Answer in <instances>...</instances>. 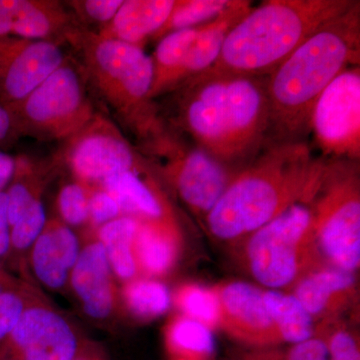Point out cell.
<instances>
[{
    "mask_svg": "<svg viewBox=\"0 0 360 360\" xmlns=\"http://www.w3.org/2000/svg\"><path fill=\"white\" fill-rule=\"evenodd\" d=\"M139 219L122 215L96 229V239L103 245L113 276L127 281L139 274L134 255V239Z\"/></svg>",
    "mask_w": 360,
    "mask_h": 360,
    "instance_id": "cell-24",
    "label": "cell"
},
{
    "mask_svg": "<svg viewBox=\"0 0 360 360\" xmlns=\"http://www.w3.org/2000/svg\"><path fill=\"white\" fill-rule=\"evenodd\" d=\"M165 345L172 359L210 360L215 352L212 328L184 316H175L165 328Z\"/></svg>",
    "mask_w": 360,
    "mask_h": 360,
    "instance_id": "cell-26",
    "label": "cell"
},
{
    "mask_svg": "<svg viewBox=\"0 0 360 360\" xmlns=\"http://www.w3.org/2000/svg\"><path fill=\"white\" fill-rule=\"evenodd\" d=\"M113 276L105 251L97 239L82 248L68 283L87 316L103 321L112 314L115 304Z\"/></svg>",
    "mask_w": 360,
    "mask_h": 360,
    "instance_id": "cell-15",
    "label": "cell"
},
{
    "mask_svg": "<svg viewBox=\"0 0 360 360\" xmlns=\"http://www.w3.org/2000/svg\"><path fill=\"white\" fill-rule=\"evenodd\" d=\"M122 297L130 314L146 321L167 314L172 303V295L167 285L155 278L127 281Z\"/></svg>",
    "mask_w": 360,
    "mask_h": 360,
    "instance_id": "cell-28",
    "label": "cell"
},
{
    "mask_svg": "<svg viewBox=\"0 0 360 360\" xmlns=\"http://www.w3.org/2000/svg\"><path fill=\"white\" fill-rule=\"evenodd\" d=\"M251 9L250 1L232 0L231 6L224 13L198 27L195 40L187 54L182 70L181 85L212 68L219 58L231 28L243 20Z\"/></svg>",
    "mask_w": 360,
    "mask_h": 360,
    "instance_id": "cell-22",
    "label": "cell"
},
{
    "mask_svg": "<svg viewBox=\"0 0 360 360\" xmlns=\"http://www.w3.org/2000/svg\"><path fill=\"white\" fill-rule=\"evenodd\" d=\"M65 4L54 0H14L11 37L54 42H68L79 25Z\"/></svg>",
    "mask_w": 360,
    "mask_h": 360,
    "instance_id": "cell-19",
    "label": "cell"
},
{
    "mask_svg": "<svg viewBox=\"0 0 360 360\" xmlns=\"http://www.w3.org/2000/svg\"><path fill=\"white\" fill-rule=\"evenodd\" d=\"M0 360H18L11 355L0 354Z\"/></svg>",
    "mask_w": 360,
    "mask_h": 360,
    "instance_id": "cell-45",
    "label": "cell"
},
{
    "mask_svg": "<svg viewBox=\"0 0 360 360\" xmlns=\"http://www.w3.org/2000/svg\"><path fill=\"white\" fill-rule=\"evenodd\" d=\"M11 224L6 191H0V262L11 257Z\"/></svg>",
    "mask_w": 360,
    "mask_h": 360,
    "instance_id": "cell-38",
    "label": "cell"
},
{
    "mask_svg": "<svg viewBox=\"0 0 360 360\" xmlns=\"http://www.w3.org/2000/svg\"><path fill=\"white\" fill-rule=\"evenodd\" d=\"M120 217L122 213L115 198L105 189L94 187L89 200V224L97 229Z\"/></svg>",
    "mask_w": 360,
    "mask_h": 360,
    "instance_id": "cell-37",
    "label": "cell"
},
{
    "mask_svg": "<svg viewBox=\"0 0 360 360\" xmlns=\"http://www.w3.org/2000/svg\"><path fill=\"white\" fill-rule=\"evenodd\" d=\"M82 246L77 234L61 220H47L44 229L30 248V265L40 283L58 290L70 281Z\"/></svg>",
    "mask_w": 360,
    "mask_h": 360,
    "instance_id": "cell-16",
    "label": "cell"
},
{
    "mask_svg": "<svg viewBox=\"0 0 360 360\" xmlns=\"http://www.w3.org/2000/svg\"><path fill=\"white\" fill-rule=\"evenodd\" d=\"M198 27L200 26L177 30L160 40L151 58L153 70V84L149 91L151 101L181 85L182 70Z\"/></svg>",
    "mask_w": 360,
    "mask_h": 360,
    "instance_id": "cell-23",
    "label": "cell"
},
{
    "mask_svg": "<svg viewBox=\"0 0 360 360\" xmlns=\"http://www.w3.org/2000/svg\"><path fill=\"white\" fill-rule=\"evenodd\" d=\"M232 0H174L162 27L151 37L160 40L169 33L205 25L224 13Z\"/></svg>",
    "mask_w": 360,
    "mask_h": 360,
    "instance_id": "cell-29",
    "label": "cell"
},
{
    "mask_svg": "<svg viewBox=\"0 0 360 360\" xmlns=\"http://www.w3.org/2000/svg\"><path fill=\"white\" fill-rule=\"evenodd\" d=\"M63 156L78 181L96 187L113 175L146 163L115 123L97 112L68 139Z\"/></svg>",
    "mask_w": 360,
    "mask_h": 360,
    "instance_id": "cell-11",
    "label": "cell"
},
{
    "mask_svg": "<svg viewBox=\"0 0 360 360\" xmlns=\"http://www.w3.org/2000/svg\"><path fill=\"white\" fill-rule=\"evenodd\" d=\"M181 315L201 322L207 328H219V305L214 288H208L198 284H186L172 296Z\"/></svg>",
    "mask_w": 360,
    "mask_h": 360,
    "instance_id": "cell-30",
    "label": "cell"
},
{
    "mask_svg": "<svg viewBox=\"0 0 360 360\" xmlns=\"http://www.w3.org/2000/svg\"><path fill=\"white\" fill-rule=\"evenodd\" d=\"M181 86V124L198 148L231 168L262 151L269 135L266 77L202 72Z\"/></svg>",
    "mask_w": 360,
    "mask_h": 360,
    "instance_id": "cell-1",
    "label": "cell"
},
{
    "mask_svg": "<svg viewBox=\"0 0 360 360\" xmlns=\"http://www.w3.org/2000/svg\"><path fill=\"white\" fill-rule=\"evenodd\" d=\"M84 78L65 60L20 103L7 106L11 134L41 141H68L96 115Z\"/></svg>",
    "mask_w": 360,
    "mask_h": 360,
    "instance_id": "cell-8",
    "label": "cell"
},
{
    "mask_svg": "<svg viewBox=\"0 0 360 360\" xmlns=\"http://www.w3.org/2000/svg\"><path fill=\"white\" fill-rule=\"evenodd\" d=\"M75 360H106V357L98 347L87 345H82Z\"/></svg>",
    "mask_w": 360,
    "mask_h": 360,
    "instance_id": "cell-41",
    "label": "cell"
},
{
    "mask_svg": "<svg viewBox=\"0 0 360 360\" xmlns=\"http://www.w3.org/2000/svg\"><path fill=\"white\" fill-rule=\"evenodd\" d=\"M219 328L248 348L279 347L283 340L270 316L264 291L243 281L215 286Z\"/></svg>",
    "mask_w": 360,
    "mask_h": 360,
    "instance_id": "cell-14",
    "label": "cell"
},
{
    "mask_svg": "<svg viewBox=\"0 0 360 360\" xmlns=\"http://www.w3.org/2000/svg\"><path fill=\"white\" fill-rule=\"evenodd\" d=\"M11 134V120L8 111L0 104V142Z\"/></svg>",
    "mask_w": 360,
    "mask_h": 360,
    "instance_id": "cell-42",
    "label": "cell"
},
{
    "mask_svg": "<svg viewBox=\"0 0 360 360\" xmlns=\"http://www.w3.org/2000/svg\"><path fill=\"white\" fill-rule=\"evenodd\" d=\"M309 130L329 160H359V65L343 70L322 92L312 110Z\"/></svg>",
    "mask_w": 360,
    "mask_h": 360,
    "instance_id": "cell-10",
    "label": "cell"
},
{
    "mask_svg": "<svg viewBox=\"0 0 360 360\" xmlns=\"http://www.w3.org/2000/svg\"><path fill=\"white\" fill-rule=\"evenodd\" d=\"M15 158L0 151V191H4L13 179Z\"/></svg>",
    "mask_w": 360,
    "mask_h": 360,
    "instance_id": "cell-40",
    "label": "cell"
},
{
    "mask_svg": "<svg viewBox=\"0 0 360 360\" xmlns=\"http://www.w3.org/2000/svg\"><path fill=\"white\" fill-rule=\"evenodd\" d=\"M94 187L77 180L60 189L58 208L61 221L70 227L89 222V200Z\"/></svg>",
    "mask_w": 360,
    "mask_h": 360,
    "instance_id": "cell-32",
    "label": "cell"
},
{
    "mask_svg": "<svg viewBox=\"0 0 360 360\" xmlns=\"http://www.w3.org/2000/svg\"><path fill=\"white\" fill-rule=\"evenodd\" d=\"M352 0H269L227 34L212 75L267 77L311 33L347 11Z\"/></svg>",
    "mask_w": 360,
    "mask_h": 360,
    "instance_id": "cell-4",
    "label": "cell"
},
{
    "mask_svg": "<svg viewBox=\"0 0 360 360\" xmlns=\"http://www.w3.org/2000/svg\"><path fill=\"white\" fill-rule=\"evenodd\" d=\"M174 4V0H124L115 18L97 33L143 49L165 25Z\"/></svg>",
    "mask_w": 360,
    "mask_h": 360,
    "instance_id": "cell-20",
    "label": "cell"
},
{
    "mask_svg": "<svg viewBox=\"0 0 360 360\" xmlns=\"http://www.w3.org/2000/svg\"><path fill=\"white\" fill-rule=\"evenodd\" d=\"M46 213L41 198L35 200L11 227V255L30 250L46 224Z\"/></svg>",
    "mask_w": 360,
    "mask_h": 360,
    "instance_id": "cell-33",
    "label": "cell"
},
{
    "mask_svg": "<svg viewBox=\"0 0 360 360\" xmlns=\"http://www.w3.org/2000/svg\"><path fill=\"white\" fill-rule=\"evenodd\" d=\"M124 0H75L68 1L71 13L80 25L89 28V25H98L101 28L108 25L115 18Z\"/></svg>",
    "mask_w": 360,
    "mask_h": 360,
    "instance_id": "cell-35",
    "label": "cell"
},
{
    "mask_svg": "<svg viewBox=\"0 0 360 360\" xmlns=\"http://www.w3.org/2000/svg\"><path fill=\"white\" fill-rule=\"evenodd\" d=\"M234 360H329L326 343L319 336L288 347L236 349Z\"/></svg>",
    "mask_w": 360,
    "mask_h": 360,
    "instance_id": "cell-31",
    "label": "cell"
},
{
    "mask_svg": "<svg viewBox=\"0 0 360 360\" xmlns=\"http://www.w3.org/2000/svg\"><path fill=\"white\" fill-rule=\"evenodd\" d=\"M68 44L80 52L87 82L144 146L165 131L149 98L153 60L142 47L104 39L80 25Z\"/></svg>",
    "mask_w": 360,
    "mask_h": 360,
    "instance_id": "cell-5",
    "label": "cell"
},
{
    "mask_svg": "<svg viewBox=\"0 0 360 360\" xmlns=\"http://www.w3.org/2000/svg\"><path fill=\"white\" fill-rule=\"evenodd\" d=\"M323 161L304 141L274 142L236 172L206 215L208 229L222 240L240 238L290 206L309 202Z\"/></svg>",
    "mask_w": 360,
    "mask_h": 360,
    "instance_id": "cell-2",
    "label": "cell"
},
{
    "mask_svg": "<svg viewBox=\"0 0 360 360\" xmlns=\"http://www.w3.org/2000/svg\"><path fill=\"white\" fill-rule=\"evenodd\" d=\"M307 205L315 243L324 264L354 272L360 264L359 161L324 160L319 184Z\"/></svg>",
    "mask_w": 360,
    "mask_h": 360,
    "instance_id": "cell-6",
    "label": "cell"
},
{
    "mask_svg": "<svg viewBox=\"0 0 360 360\" xmlns=\"http://www.w3.org/2000/svg\"><path fill=\"white\" fill-rule=\"evenodd\" d=\"M18 285H20V283H2V281H0V297H1V295H4V291L8 290V288H14V286H18Z\"/></svg>",
    "mask_w": 360,
    "mask_h": 360,
    "instance_id": "cell-44",
    "label": "cell"
},
{
    "mask_svg": "<svg viewBox=\"0 0 360 360\" xmlns=\"http://www.w3.org/2000/svg\"><path fill=\"white\" fill-rule=\"evenodd\" d=\"M264 302L283 345L314 338V321L292 293L264 290Z\"/></svg>",
    "mask_w": 360,
    "mask_h": 360,
    "instance_id": "cell-25",
    "label": "cell"
},
{
    "mask_svg": "<svg viewBox=\"0 0 360 360\" xmlns=\"http://www.w3.org/2000/svg\"><path fill=\"white\" fill-rule=\"evenodd\" d=\"M117 201L122 215L149 221H175L172 207L146 162L113 175L99 186Z\"/></svg>",
    "mask_w": 360,
    "mask_h": 360,
    "instance_id": "cell-18",
    "label": "cell"
},
{
    "mask_svg": "<svg viewBox=\"0 0 360 360\" xmlns=\"http://www.w3.org/2000/svg\"><path fill=\"white\" fill-rule=\"evenodd\" d=\"M292 295L300 300L314 321H335L356 293L354 272L322 265L305 274L293 286Z\"/></svg>",
    "mask_w": 360,
    "mask_h": 360,
    "instance_id": "cell-17",
    "label": "cell"
},
{
    "mask_svg": "<svg viewBox=\"0 0 360 360\" xmlns=\"http://www.w3.org/2000/svg\"><path fill=\"white\" fill-rule=\"evenodd\" d=\"M180 250V233L175 221L139 219L134 239V255L139 272L144 276H165L174 266Z\"/></svg>",
    "mask_w": 360,
    "mask_h": 360,
    "instance_id": "cell-21",
    "label": "cell"
},
{
    "mask_svg": "<svg viewBox=\"0 0 360 360\" xmlns=\"http://www.w3.org/2000/svg\"><path fill=\"white\" fill-rule=\"evenodd\" d=\"M0 281L6 283H20V281H16L13 276H11V274L4 269V267L2 266L1 262H0Z\"/></svg>",
    "mask_w": 360,
    "mask_h": 360,
    "instance_id": "cell-43",
    "label": "cell"
},
{
    "mask_svg": "<svg viewBox=\"0 0 360 360\" xmlns=\"http://www.w3.org/2000/svg\"><path fill=\"white\" fill-rule=\"evenodd\" d=\"M146 148L162 160V170L181 200L205 217L238 172L225 167L196 146L187 148L165 131Z\"/></svg>",
    "mask_w": 360,
    "mask_h": 360,
    "instance_id": "cell-9",
    "label": "cell"
},
{
    "mask_svg": "<svg viewBox=\"0 0 360 360\" xmlns=\"http://www.w3.org/2000/svg\"><path fill=\"white\" fill-rule=\"evenodd\" d=\"M82 345L75 328L56 310L30 302L20 322L0 347L18 360H75Z\"/></svg>",
    "mask_w": 360,
    "mask_h": 360,
    "instance_id": "cell-12",
    "label": "cell"
},
{
    "mask_svg": "<svg viewBox=\"0 0 360 360\" xmlns=\"http://www.w3.org/2000/svg\"><path fill=\"white\" fill-rule=\"evenodd\" d=\"M360 4L322 25L266 77L269 134L300 141L317 99L350 66L359 65Z\"/></svg>",
    "mask_w": 360,
    "mask_h": 360,
    "instance_id": "cell-3",
    "label": "cell"
},
{
    "mask_svg": "<svg viewBox=\"0 0 360 360\" xmlns=\"http://www.w3.org/2000/svg\"><path fill=\"white\" fill-rule=\"evenodd\" d=\"M14 0H0V37H11Z\"/></svg>",
    "mask_w": 360,
    "mask_h": 360,
    "instance_id": "cell-39",
    "label": "cell"
},
{
    "mask_svg": "<svg viewBox=\"0 0 360 360\" xmlns=\"http://www.w3.org/2000/svg\"><path fill=\"white\" fill-rule=\"evenodd\" d=\"M315 336L324 341L329 360H360L359 341L356 335L338 321L321 322Z\"/></svg>",
    "mask_w": 360,
    "mask_h": 360,
    "instance_id": "cell-34",
    "label": "cell"
},
{
    "mask_svg": "<svg viewBox=\"0 0 360 360\" xmlns=\"http://www.w3.org/2000/svg\"><path fill=\"white\" fill-rule=\"evenodd\" d=\"M172 360H188V359H172Z\"/></svg>",
    "mask_w": 360,
    "mask_h": 360,
    "instance_id": "cell-46",
    "label": "cell"
},
{
    "mask_svg": "<svg viewBox=\"0 0 360 360\" xmlns=\"http://www.w3.org/2000/svg\"><path fill=\"white\" fill-rule=\"evenodd\" d=\"M248 236L245 252L251 276L269 290L292 288L305 274L324 265L307 203L290 206Z\"/></svg>",
    "mask_w": 360,
    "mask_h": 360,
    "instance_id": "cell-7",
    "label": "cell"
},
{
    "mask_svg": "<svg viewBox=\"0 0 360 360\" xmlns=\"http://www.w3.org/2000/svg\"><path fill=\"white\" fill-rule=\"evenodd\" d=\"M41 167L26 156L15 158L13 179L6 189L11 227L35 200L41 198L44 180Z\"/></svg>",
    "mask_w": 360,
    "mask_h": 360,
    "instance_id": "cell-27",
    "label": "cell"
},
{
    "mask_svg": "<svg viewBox=\"0 0 360 360\" xmlns=\"http://www.w3.org/2000/svg\"><path fill=\"white\" fill-rule=\"evenodd\" d=\"M30 303L22 285L8 288L0 297V347L13 333Z\"/></svg>",
    "mask_w": 360,
    "mask_h": 360,
    "instance_id": "cell-36",
    "label": "cell"
},
{
    "mask_svg": "<svg viewBox=\"0 0 360 360\" xmlns=\"http://www.w3.org/2000/svg\"><path fill=\"white\" fill-rule=\"evenodd\" d=\"M65 60L54 42L0 37V104L20 103Z\"/></svg>",
    "mask_w": 360,
    "mask_h": 360,
    "instance_id": "cell-13",
    "label": "cell"
}]
</instances>
